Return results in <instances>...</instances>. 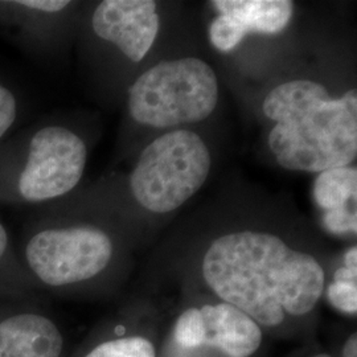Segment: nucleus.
Segmentation results:
<instances>
[{"mask_svg":"<svg viewBox=\"0 0 357 357\" xmlns=\"http://www.w3.org/2000/svg\"><path fill=\"white\" fill-rule=\"evenodd\" d=\"M202 275L221 302L241 310L262 330L312 314L326 287L324 268L314 255L261 230L217 237L203 255Z\"/></svg>","mask_w":357,"mask_h":357,"instance_id":"obj_1","label":"nucleus"},{"mask_svg":"<svg viewBox=\"0 0 357 357\" xmlns=\"http://www.w3.org/2000/svg\"><path fill=\"white\" fill-rule=\"evenodd\" d=\"M262 109L275 122L268 149L282 168L320 174L355 162L356 90L333 98L319 82L293 79L271 90Z\"/></svg>","mask_w":357,"mask_h":357,"instance_id":"obj_2","label":"nucleus"},{"mask_svg":"<svg viewBox=\"0 0 357 357\" xmlns=\"http://www.w3.org/2000/svg\"><path fill=\"white\" fill-rule=\"evenodd\" d=\"M16 248L40 293H78L100 284L118 258V245L107 228L63 221L45 208L26 220Z\"/></svg>","mask_w":357,"mask_h":357,"instance_id":"obj_3","label":"nucleus"},{"mask_svg":"<svg viewBox=\"0 0 357 357\" xmlns=\"http://www.w3.org/2000/svg\"><path fill=\"white\" fill-rule=\"evenodd\" d=\"M88 165L85 139L63 123L38 122L0 142V204L45 206L70 195Z\"/></svg>","mask_w":357,"mask_h":357,"instance_id":"obj_4","label":"nucleus"},{"mask_svg":"<svg viewBox=\"0 0 357 357\" xmlns=\"http://www.w3.org/2000/svg\"><path fill=\"white\" fill-rule=\"evenodd\" d=\"M217 101L216 73L197 57L162 61L142 73L128 90V114L147 128L202 122L215 112Z\"/></svg>","mask_w":357,"mask_h":357,"instance_id":"obj_5","label":"nucleus"},{"mask_svg":"<svg viewBox=\"0 0 357 357\" xmlns=\"http://www.w3.org/2000/svg\"><path fill=\"white\" fill-rule=\"evenodd\" d=\"M211 168L212 155L203 138L190 130H172L142 151L128 188L142 208L165 215L202 190Z\"/></svg>","mask_w":357,"mask_h":357,"instance_id":"obj_6","label":"nucleus"},{"mask_svg":"<svg viewBox=\"0 0 357 357\" xmlns=\"http://www.w3.org/2000/svg\"><path fill=\"white\" fill-rule=\"evenodd\" d=\"M0 357H66L64 328L38 294L0 291Z\"/></svg>","mask_w":357,"mask_h":357,"instance_id":"obj_7","label":"nucleus"},{"mask_svg":"<svg viewBox=\"0 0 357 357\" xmlns=\"http://www.w3.org/2000/svg\"><path fill=\"white\" fill-rule=\"evenodd\" d=\"M89 26L96 40L141 63L158 36L160 19L153 0H103L90 15Z\"/></svg>","mask_w":357,"mask_h":357,"instance_id":"obj_8","label":"nucleus"},{"mask_svg":"<svg viewBox=\"0 0 357 357\" xmlns=\"http://www.w3.org/2000/svg\"><path fill=\"white\" fill-rule=\"evenodd\" d=\"M69 0L0 1V29L31 54L48 48L52 26L73 7Z\"/></svg>","mask_w":357,"mask_h":357,"instance_id":"obj_9","label":"nucleus"},{"mask_svg":"<svg viewBox=\"0 0 357 357\" xmlns=\"http://www.w3.org/2000/svg\"><path fill=\"white\" fill-rule=\"evenodd\" d=\"M204 323V348L227 357H250L259 349L264 330L241 310L220 302L199 307Z\"/></svg>","mask_w":357,"mask_h":357,"instance_id":"obj_10","label":"nucleus"},{"mask_svg":"<svg viewBox=\"0 0 357 357\" xmlns=\"http://www.w3.org/2000/svg\"><path fill=\"white\" fill-rule=\"evenodd\" d=\"M220 15L236 19L249 32L275 35L289 26L293 1L289 0H216L212 1Z\"/></svg>","mask_w":357,"mask_h":357,"instance_id":"obj_11","label":"nucleus"},{"mask_svg":"<svg viewBox=\"0 0 357 357\" xmlns=\"http://www.w3.org/2000/svg\"><path fill=\"white\" fill-rule=\"evenodd\" d=\"M73 357H156V351L149 337L115 323L101 327Z\"/></svg>","mask_w":357,"mask_h":357,"instance_id":"obj_12","label":"nucleus"},{"mask_svg":"<svg viewBox=\"0 0 357 357\" xmlns=\"http://www.w3.org/2000/svg\"><path fill=\"white\" fill-rule=\"evenodd\" d=\"M314 199L324 212L356 204V167H336L320 172L314 183Z\"/></svg>","mask_w":357,"mask_h":357,"instance_id":"obj_13","label":"nucleus"},{"mask_svg":"<svg viewBox=\"0 0 357 357\" xmlns=\"http://www.w3.org/2000/svg\"><path fill=\"white\" fill-rule=\"evenodd\" d=\"M0 291L40 294L19 257L16 243L0 221Z\"/></svg>","mask_w":357,"mask_h":357,"instance_id":"obj_14","label":"nucleus"},{"mask_svg":"<svg viewBox=\"0 0 357 357\" xmlns=\"http://www.w3.org/2000/svg\"><path fill=\"white\" fill-rule=\"evenodd\" d=\"M204 323L199 307H191L178 315L174 327V340L183 349L204 348Z\"/></svg>","mask_w":357,"mask_h":357,"instance_id":"obj_15","label":"nucleus"},{"mask_svg":"<svg viewBox=\"0 0 357 357\" xmlns=\"http://www.w3.org/2000/svg\"><path fill=\"white\" fill-rule=\"evenodd\" d=\"M248 31L236 19L228 15H218L213 20L209 36L218 51H233L246 36Z\"/></svg>","mask_w":357,"mask_h":357,"instance_id":"obj_16","label":"nucleus"},{"mask_svg":"<svg viewBox=\"0 0 357 357\" xmlns=\"http://www.w3.org/2000/svg\"><path fill=\"white\" fill-rule=\"evenodd\" d=\"M20 101L15 91L0 81V142L4 141L19 123Z\"/></svg>","mask_w":357,"mask_h":357,"instance_id":"obj_17","label":"nucleus"},{"mask_svg":"<svg viewBox=\"0 0 357 357\" xmlns=\"http://www.w3.org/2000/svg\"><path fill=\"white\" fill-rule=\"evenodd\" d=\"M327 298L336 310L356 315L357 282H332L327 287Z\"/></svg>","mask_w":357,"mask_h":357,"instance_id":"obj_18","label":"nucleus"},{"mask_svg":"<svg viewBox=\"0 0 357 357\" xmlns=\"http://www.w3.org/2000/svg\"><path fill=\"white\" fill-rule=\"evenodd\" d=\"M323 222L332 233H356L357 215L356 204L347 205L324 212Z\"/></svg>","mask_w":357,"mask_h":357,"instance_id":"obj_19","label":"nucleus"},{"mask_svg":"<svg viewBox=\"0 0 357 357\" xmlns=\"http://www.w3.org/2000/svg\"><path fill=\"white\" fill-rule=\"evenodd\" d=\"M333 281L357 282V270L344 268V266L337 268L333 274Z\"/></svg>","mask_w":357,"mask_h":357,"instance_id":"obj_20","label":"nucleus"},{"mask_svg":"<svg viewBox=\"0 0 357 357\" xmlns=\"http://www.w3.org/2000/svg\"><path fill=\"white\" fill-rule=\"evenodd\" d=\"M343 357H357V335L356 332L351 333L345 340L343 347Z\"/></svg>","mask_w":357,"mask_h":357,"instance_id":"obj_21","label":"nucleus"},{"mask_svg":"<svg viewBox=\"0 0 357 357\" xmlns=\"http://www.w3.org/2000/svg\"><path fill=\"white\" fill-rule=\"evenodd\" d=\"M344 268L357 270V249L356 246H352L347 250L344 255Z\"/></svg>","mask_w":357,"mask_h":357,"instance_id":"obj_22","label":"nucleus"},{"mask_svg":"<svg viewBox=\"0 0 357 357\" xmlns=\"http://www.w3.org/2000/svg\"><path fill=\"white\" fill-rule=\"evenodd\" d=\"M314 357H333L331 355H327V354H318V355H315Z\"/></svg>","mask_w":357,"mask_h":357,"instance_id":"obj_23","label":"nucleus"}]
</instances>
